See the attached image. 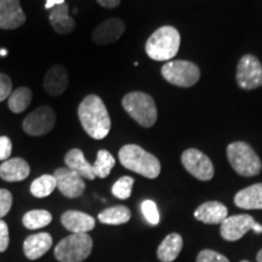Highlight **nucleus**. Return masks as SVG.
Instances as JSON below:
<instances>
[{
    "label": "nucleus",
    "mask_w": 262,
    "mask_h": 262,
    "mask_svg": "<svg viewBox=\"0 0 262 262\" xmlns=\"http://www.w3.org/2000/svg\"><path fill=\"white\" fill-rule=\"evenodd\" d=\"M119 160L124 168L147 179H157L162 170L158 158L137 145L123 146L119 150Z\"/></svg>",
    "instance_id": "obj_2"
},
{
    "label": "nucleus",
    "mask_w": 262,
    "mask_h": 262,
    "mask_svg": "<svg viewBox=\"0 0 262 262\" xmlns=\"http://www.w3.org/2000/svg\"><path fill=\"white\" fill-rule=\"evenodd\" d=\"M57 188L67 198H78L85 191V182L79 173L68 168H58L54 172Z\"/></svg>",
    "instance_id": "obj_11"
},
{
    "label": "nucleus",
    "mask_w": 262,
    "mask_h": 262,
    "mask_svg": "<svg viewBox=\"0 0 262 262\" xmlns=\"http://www.w3.org/2000/svg\"><path fill=\"white\" fill-rule=\"evenodd\" d=\"M182 165L185 169L201 181H209L214 178L215 169L208 156L195 148L186 149L181 157Z\"/></svg>",
    "instance_id": "obj_9"
},
{
    "label": "nucleus",
    "mask_w": 262,
    "mask_h": 262,
    "mask_svg": "<svg viewBox=\"0 0 262 262\" xmlns=\"http://www.w3.org/2000/svg\"><path fill=\"white\" fill-rule=\"evenodd\" d=\"M227 158L231 166L239 175L250 178L260 173L262 163L253 147L247 142H232L227 147Z\"/></svg>",
    "instance_id": "obj_5"
},
{
    "label": "nucleus",
    "mask_w": 262,
    "mask_h": 262,
    "mask_svg": "<svg viewBox=\"0 0 262 262\" xmlns=\"http://www.w3.org/2000/svg\"><path fill=\"white\" fill-rule=\"evenodd\" d=\"M55 124L56 114L54 110L49 106H41L25 118L22 127L29 136H44L54 129Z\"/></svg>",
    "instance_id": "obj_8"
},
{
    "label": "nucleus",
    "mask_w": 262,
    "mask_h": 262,
    "mask_svg": "<svg viewBox=\"0 0 262 262\" xmlns=\"http://www.w3.org/2000/svg\"><path fill=\"white\" fill-rule=\"evenodd\" d=\"M56 187L57 182L54 175H42L32 182L31 193L37 198H45L50 195Z\"/></svg>",
    "instance_id": "obj_26"
},
{
    "label": "nucleus",
    "mask_w": 262,
    "mask_h": 262,
    "mask_svg": "<svg viewBox=\"0 0 262 262\" xmlns=\"http://www.w3.org/2000/svg\"><path fill=\"white\" fill-rule=\"evenodd\" d=\"M125 112L143 127L153 126L157 122L158 113L155 100L148 94L134 91L124 96L122 101Z\"/></svg>",
    "instance_id": "obj_4"
},
{
    "label": "nucleus",
    "mask_w": 262,
    "mask_h": 262,
    "mask_svg": "<svg viewBox=\"0 0 262 262\" xmlns=\"http://www.w3.org/2000/svg\"><path fill=\"white\" fill-rule=\"evenodd\" d=\"M12 205V194L8 189H0V219L8 215Z\"/></svg>",
    "instance_id": "obj_32"
},
{
    "label": "nucleus",
    "mask_w": 262,
    "mask_h": 262,
    "mask_svg": "<svg viewBox=\"0 0 262 262\" xmlns=\"http://www.w3.org/2000/svg\"><path fill=\"white\" fill-rule=\"evenodd\" d=\"M116 165V159L106 149H100L97 153L96 162L94 164V170L96 178L106 179Z\"/></svg>",
    "instance_id": "obj_28"
},
{
    "label": "nucleus",
    "mask_w": 262,
    "mask_h": 262,
    "mask_svg": "<svg viewBox=\"0 0 262 262\" xmlns=\"http://www.w3.org/2000/svg\"><path fill=\"white\" fill-rule=\"evenodd\" d=\"M32 102V91L28 88L21 86L9 96L8 106L14 113H22L27 110Z\"/></svg>",
    "instance_id": "obj_25"
},
{
    "label": "nucleus",
    "mask_w": 262,
    "mask_h": 262,
    "mask_svg": "<svg viewBox=\"0 0 262 262\" xmlns=\"http://www.w3.org/2000/svg\"><path fill=\"white\" fill-rule=\"evenodd\" d=\"M134 179L130 178V176H123L120 178L112 187V193L113 195L118 199H127L131 195V192H133V186H134Z\"/></svg>",
    "instance_id": "obj_29"
},
{
    "label": "nucleus",
    "mask_w": 262,
    "mask_h": 262,
    "mask_svg": "<svg viewBox=\"0 0 262 262\" xmlns=\"http://www.w3.org/2000/svg\"><path fill=\"white\" fill-rule=\"evenodd\" d=\"M51 27L58 34H68V33L73 32L75 28V21L73 17H71L68 14V5L67 3L56 5L55 8L50 10V15H49Z\"/></svg>",
    "instance_id": "obj_20"
},
{
    "label": "nucleus",
    "mask_w": 262,
    "mask_h": 262,
    "mask_svg": "<svg viewBox=\"0 0 262 262\" xmlns=\"http://www.w3.org/2000/svg\"><path fill=\"white\" fill-rule=\"evenodd\" d=\"M61 222L73 233H88L95 227V219L85 212L68 210L61 216Z\"/></svg>",
    "instance_id": "obj_17"
},
{
    "label": "nucleus",
    "mask_w": 262,
    "mask_h": 262,
    "mask_svg": "<svg viewBox=\"0 0 262 262\" xmlns=\"http://www.w3.org/2000/svg\"><path fill=\"white\" fill-rule=\"evenodd\" d=\"M66 3V0H47V4H45V8L48 10H51L52 8H55L56 5L63 4Z\"/></svg>",
    "instance_id": "obj_37"
},
{
    "label": "nucleus",
    "mask_w": 262,
    "mask_h": 262,
    "mask_svg": "<svg viewBox=\"0 0 262 262\" xmlns=\"http://www.w3.org/2000/svg\"><path fill=\"white\" fill-rule=\"evenodd\" d=\"M31 172L28 163L22 158L5 160L0 165V178L8 182H18L27 179Z\"/></svg>",
    "instance_id": "obj_18"
},
{
    "label": "nucleus",
    "mask_w": 262,
    "mask_h": 262,
    "mask_svg": "<svg viewBox=\"0 0 262 262\" xmlns=\"http://www.w3.org/2000/svg\"><path fill=\"white\" fill-rule=\"evenodd\" d=\"M125 32V24L119 18H108L94 29L93 41L98 45H108L117 41Z\"/></svg>",
    "instance_id": "obj_13"
},
{
    "label": "nucleus",
    "mask_w": 262,
    "mask_h": 262,
    "mask_svg": "<svg viewBox=\"0 0 262 262\" xmlns=\"http://www.w3.org/2000/svg\"><path fill=\"white\" fill-rule=\"evenodd\" d=\"M26 22L19 0H0V29H16Z\"/></svg>",
    "instance_id": "obj_14"
},
{
    "label": "nucleus",
    "mask_w": 262,
    "mask_h": 262,
    "mask_svg": "<svg viewBox=\"0 0 262 262\" xmlns=\"http://www.w3.org/2000/svg\"><path fill=\"white\" fill-rule=\"evenodd\" d=\"M45 93L50 96H60L68 88L67 70L61 64H54L44 77Z\"/></svg>",
    "instance_id": "obj_15"
},
{
    "label": "nucleus",
    "mask_w": 262,
    "mask_h": 262,
    "mask_svg": "<svg viewBox=\"0 0 262 262\" xmlns=\"http://www.w3.org/2000/svg\"><path fill=\"white\" fill-rule=\"evenodd\" d=\"M234 203L245 210L262 209V183H255L239 191L234 196Z\"/></svg>",
    "instance_id": "obj_22"
},
{
    "label": "nucleus",
    "mask_w": 262,
    "mask_h": 262,
    "mask_svg": "<svg viewBox=\"0 0 262 262\" xmlns=\"http://www.w3.org/2000/svg\"><path fill=\"white\" fill-rule=\"evenodd\" d=\"M256 258H257V261H258V262H262V249H261L260 251H258V254H257Z\"/></svg>",
    "instance_id": "obj_38"
},
{
    "label": "nucleus",
    "mask_w": 262,
    "mask_h": 262,
    "mask_svg": "<svg viewBox=\"0 0 262 262\" xmlns=\"http://www.w3.org/2000/svg\"><path fill=\"white\" fill-rule=\"evenodd\" d=\"M242 262H249V261H242Z\"/></svg>",
    "instance_id": "obj_40"
},
{
    "label": "nucleus",
    "mask_w": 262,
    "mask_h": 262,
    "mask_svg": "<svg viewBox=\"0 0 262 262\" xmlns=\"http://www.w3.org/2000/svg\"><path fill=\"white\" fill-rule=\"evenodd\" d=\"M237 81L242 89L254 90L262 85V64L253 55H244L238 62Z\"/></svg>",
    "instance_id": "obj_10"
},
{
    "label": "nucleus",
    "mask_w": 262,
    "mask_h": 262,
    "mask_svg": "<svg viewBox=\"0 0 262 262\" xmlns=\"http://www.w3.org/2000/svg\"><path fill=\"white\" fill-rule=\"evenodd\" d=\"M162 75L170 84L181 88H191L198 83L201 70L189 61H170L162 67Z\"/></svg>",
    "instance_id": "obj_7"
},
{
    "label": "nucleus",
    "mask_w": 262,
    "mask_h": 262,
    "mask_svg": "<svg viewBox=\"0 0 262 262\" xmlns=\"http://www.w3.org/2000/svg\"><path fill=\"white\" fill-rule=\"evenodd\" d=\"M52 245V237L49 233L32 234L24 243V251L26 257L29 260H38L42 255L50 250Z\"/></svg>",
    "instance_id": "obj_19"
},
{
    "label": "nucleus",
    "mask_w": 262,
    "mask_h": 262,
    "mask_svg": "<svg viewBox=\"0 0 262 262\" xmlns=\"http://www.w3.org/2000/svg\"><path fill=\"white\" fill-rule=\"evenodd\" d=\"M194 217L204 224L221 225L228 217V210L220 202H206L196 208Z\"/></svg>",
    "instance_id": "obj_16"
},
{
    "label": "nucleus",
    "mask_w": 262,
    "mask_h": 262,
    "mask_svg": "<svg viewBox=\"0 0 262 262\" xmlns=\"http://www.w3.org/2000/svg\"><path fill=\"white\" fill-rule=\"evenodd\" d=\"M196 262H229L224 255L216 253L214 250H203L196 257Z\"/></svg>",
    "instance_id": "obj_31"
},
{
    "label": "nucleus",
    "mask_w": 262,
    "mask_h": 262,
    "mask_svg": "<svg viewBox=\"0 0 262 262\" xmlns=\"http://www.w3.org/2000/svg\"><path fill=\"white\" fill-rule=\"evenodd\" d=\"M81 126L90 137L102 140L110 134L111 118L103 101L97 95H89L78 107Z\"/></svg>",
    "instance_id": "obj_1"
},
{
    "label": "nucleus",
    "mask_w": 262,
    "mask_h": 262,
    "mask_svg": "<svg viewBox=\"0 0 262 262\" xmlns=\"http://www.w3.org/2000/svg\"><path fill=\"white\" fill-rule=\"evenodd\" d=\"M181 37L176 28L163 26L157 29L146 42V52L155 61H169L179 52Z\"/></svg>",
    "instance_id": "obj_3"
},
{
    "label": "nucleus",
    "mask_w": 262,
    "mask_h": 262,
    "mask_svg": "<svg viewBox=\"0 0 262 262\" xmlns=\"http://www.w3.org/2000/svg\"><path fill=\"white\" fill-rule=\"evenodd\" d=\"M12 93V83L9 75L0 73V102L8 98Z\"/></svg>",
    "instance_id": "obj_33"
},
{
    "label": "nucleus",
    "mask_w": 262,
    "mask_h": 262,
    "mask_svg": "<svg viewBox=\"0 0 262 262\" xmlns=\"http://www.w3.org/2000/svg\"><path fill=\"white\" fill-rule=\"evenodd\" d=\"M257 222L250 215L229 216L221 224V237L228 242H235L243 238L250 229H254Z\"/></svg>",
    "instance_id": "obj_12"
},
{
    "label": "nucleus",
    "mask_w": 262,
    "mask_h": 262,
    "mask_svg": "<svg viewBox=\"0 0 262 262\" xmlns=\"http://www.w3.org/2000/svg\"><path fill=\"white\" fill-rule=\"evenodd\" d=\"M141 210L145 216V219L150 225H158L160 220V215L157 208V204L153 201H145L141 204Z\"/></svg>",
    "instance_id": "obj_30"
},
{
    "label": "nucleus",
    "mask_w": 262,
    "mask_h": 262,
    "mask_svg": "<svg viewBox=\"0 0 262 262\" xmlns=\"http://www.w3.org/2000/svg\"><path fill=\"white\" fill-rule=\"evenodd\" d=\"M10 243L9 227L5 221L0 220V253H4Z\"/></svg>",
    "instance_id": "obj_35"
},
{
    "label": "nucleus",
    "mask_w": 262,
    "mask_h": 262,
    "mask_svg": "<svg viewBox=\"0 0 262 262\" xmlns=\"http://www.w3.org/2000/svg\"><path fill=\"white\" fill-rule=\"evenodd\" d=\"M131 219V211L124 205L108 208L98 214V221L104 225H123Z\"/></svg>",
    "instance_id": "obj_24"
},
{
    "label": "nucleus",
    "mask_w": 262,
    "mask_h": 262,
    "mask_svg": "<svg viewBox=\"0 0 262 262\" xmlns=\"http://www.w3.org/2000/svg\"><path fill=\"white\" fill-rule=\"evenodd\" d=\"M64 163L68 169L79 173L83 179L94 180L96 178L94 165L85 159L83 150L79 148H73L70 152H67V155L64 157Z\"/></svg>",
    "instance_id": "obj_21"
},
{
    "label": "nucleus",
    "mask_w": 262,
    "mask_h": 262,
    "mask_svg": "<svg viewBox=\"0 0 262 262\" xmlns=\"http://www.w3.org/2000/svg\"><path fill=\"white\" fill-rule=\"evenodd\" d=\"M6 54H8V51H6L5 49H3V50H0V56H6Z\"/></svg>",
    "instance_id": "obj_39"
},
{
    "label": "nucleus",
    "mask_w": 262,
    "mask_h": 262,
    "mask_svg": "<svg viewBox=\"0 0 262 262\" xmlns=\"http://www.w3.org/2000/svg\"><path fill=\"white\" fill-rule=\"evenodd\" d=\"M52 221V216L48 210H31L26 212L22 222L28 229H39L47 227Z\"/></svg>",
    "instance_id": "obj_27"
},
{
    "label": "nucleus",
    "mask_w": 262,
    "mask_h": 262,
    "mask_svg": "<svg viewBox=\"0 0 262 262\" xmlns=\"http://www.w3.org/2000/svg\"><path fill=\"white\" fill-rule=\"evenodd\" d=\"M183 247L182 237L178 233H171L160 243L157 250L158 258L162 262H172L175 261L181 253Z\"/></svg>",
    "instance_id": "obj_23"
},
{
    "label": "nucleus",
    "mask_w": 262,
    "mask_h": 262,
    "mask_svg": "<svg viewBox=\"0 0 262 262\" xmlns=\"http://www.w3.org/2000/svg\"><path fill=\"white\" fill-rule=\"evenodd\" d=\"M12 152L11 140L8 136L0 137V160H8Z\"/></svg>",
    "instance_id": "obj_34"
},
{
    "label": "nucleus",
    "mask_w": 262,
    "mask_h": 262,
    "mask_svg": "<svg viewBox=\"0 0 262 262\" xmlns=\"http://www.w3.org/2000/svg\"><path fill=\"white\" fill-rule=\"evenodd\" d=\"M93 250V239L88 233H73L62 239L55 248V257L60 262H81Z\"/></svg>",
    "instance_id": "obj_6"
},
{
    "label": "nucleus",
    "mask_w": 262,
    "mask_h": 262,
    "mask_svg": "<svg viewBox=\"0 0 262 262\" xmlns=\"http://www.w3.org/2000/svg\"><path fill=\"white\" fill-rule=\"evenodd\" d=\"M97 3L103 8L114 9L120 4V0H97Z\"/></svg>",
    "instance_id": "obj_36"
}]
</instances>
